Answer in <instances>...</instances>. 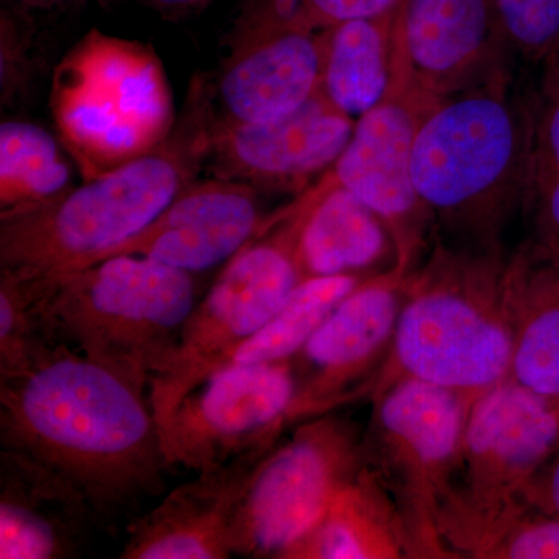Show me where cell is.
Listing matches in <instances>:
<instances>
[{
	"instance_id": "obj_1",
	"label": "cell",
	"mask_w": 559,
	"mask_h": 559,
	"mask_svg": "<svg viewBox=\"0 0 559 559\" xmlns=\"http://www.w3.org/2000/svg\"><path fill=\"white\" fill-rule=\"evenodd\" d=\"M0 441L73 481L103 525L159 496L170 468L148 390L66 345L0 378Z\"/></svg>"
},
{
	"instance_id": "obj_2",
	"label": "cell",
	"mask_w": 559,
	"mask_h": 559,
	"mask_svg": "<svg viewBox=\"0 0 559 559\" xmlns=\"http://www.w3.org/2000/svg\"><path fill=\"white\" fill-rule=\"evenodd\" d=\"M215 117L210 80H194L182 119L159 145L53 200L0 213V271L53 278L98 263L197 180Z\"/></svg>"
},
{
	"instance_id": "obj_3",
	"label": "cell",
	"mask_w": 559,
	"mask_h": 559,
	"mask_svg": "<svg viewBox=\"0 0 559 559\" xmlns=\"http://www.w3.org/2000/svg\"><path fill=\"white\" fill-rule=\"evenodd\" d=\"M530 106L511 90L506 64L441 98L415 139L412 180L436 240L506 250L524 207Z\"/></svg>"
},
{
	"instance_id": "obj_4",
	"label": "cell",
	"mask_w": 559,
	"mask_h": 559,
	"mask_svg": "<svg viewBox=\"0 0 559 559\" xmlns=\"http://www.w3.org/2000/svg\"><path fill=\"white\" fill-rule=\"evenodd\" d=\"M510 255L433 242L404 283L395 337L371 396L401 380L479 395L510 377Z\"/></svg>"
},
{
	"instance_id": "obj_5",
	"label": "cell",
	"mask_w": 559,
	"mask_h": 559,
	"mask_svg": "<svg viewBox=\"0 0 559 559\" xmlns=\"http://www.w3.org/2000/svg\"><path fill=\"white\" fill-rule=\"evenodd\" d=\"M40 280L39 307L53 340L143 390L197 307L190 272L145 257H112Z\"/></svg>"
},
{
	"instance_id": "obj_6",
	"label": "cell",
	"mask_w": 559,
	"mask_h": 559,
	"mask_svg": "<svg viewBox=\"0 0 559 559\" xmlns=\"http://www.w3.org/2000/svg\"><path fill=\"white\" fill-rule=\"evenodd\" d=\"M312 197L308 189L294 204L271 215L191 311L175 349L150 380V404L159 430L304 282L297 241Z\"/></svg>"
},
{
	"instance_id": "obj_7",
	"label": "cell",
	"mask_w": 559,
	"mask_h": 559,
	"mask_svg": "<svg viewBox=\"0 0 559 559\" xmlns=\"http://www.w3.org/2000/svg\"><path fill=\"white\" fill-rule=\"evenodd\" d=\"M476 396L417 380L393 382L371 396L364 463L395 500L415 558H448L437 518L457 484L463 430Z\"/></svg>"
},
{
	"instance_id": "obj_8",
	"label": "cell",
	"mask_w": 559,
	"mask_h": 559,
	"mask_svg": "<svg viewBox=\"0 0 559 559\" xmlns=\"http://www.w3.org/2000/svg\"><path fill=\"white\" fill-rule=\"evenodd\" d=\"M61 69L55 119L98 175L159 145L171 102L159 64L138 44L92 32Z\"/></svg>"
},
{
	"instance_id": "obj_9",
	"label": "cell",
	"mask_w": 559,
	"mask_h": 559,
	"mask_svg": "<svg viewBox=\"0 0 559 559\" xmlns=\"http://www.w3.org/2000/svg\"><path fill=\"white\" fill-rule=\"evenodd\" d=\"M364 430L329 414L296 425L253 474L231 530V551L253 559H286L364 466Z\"/></svg>"
},
{
	"instance_id": "obj_10",
	"label": "cell",
	"mask_w": 559,
	"mask_h": 559,
	"mask_svg": "<svg viewBox=\"0 0 559 559\" xmlns=\"http://www.w3.org/2000/svg\"><path fill=\"white\" fill-rule=\"evenodd\" d=\"M412 76L393 44L388 91L355 121L347 146L329 171L385 224L395 246V270L409 274L433 234L412 180V154L423 120L439 103Z\"/></svg>"
},
{
	"instance_id": "obj_11",
	"label": "cell",
	"mask_w": 559,
	"mask_h": 559,
	"mask_svg": "<svg viewBox=\"0 0 559 559\" xmlns=\"http://www.w3.org/2000/svg\"><path fill=\"white\" fill-rule=\"evenodd\" d=\"M226 46L210 81L219 119L277 120L320 90L322 33L305 24L297 0H245Z\"/></svg>"
},
{
	"instance_id": "obj_12",
	"label": "cell",
	"mask_w": 559,
	"mask_h": 559,
	"mask_svg": "<svg viewBox=\"0 0 559 559\" xmlns=\"http://www.w3.org/2000/svg\"><path fill=\"white\" fill-rule=\"evenodd\" d=\"M294 404L289 360L216 371L160 429L168 463L202 473L275 447L296 426Z\"/></svg>"
},
{
	"instance_id": "obj_13",
	"label": "cell",
	"mask_w": 559,
	"mask_h": 559,
	"mask_svg": "<svg viewBox=\"0 0 559 559\" xmlns=\"http://www.w3.org/2000/svg\"><path fill=\"white\" fill-rule=\"evenodd\" d=\"M407 275L392 266L364 278L289 359L296 425L371 393L392 348Z\"/></svg>"
},
{
	"instance_id": "obj_14",
	"label": "cell",
	"mask_w": 559,
	"mask_h": 559,
	"mask_svg": "<svg viewBox=\"0 0 559 559\" xmlns=\"http://www.w3.org/2000/svg\"><path fill=\"white\" fill-rule=\"evenodd\" d=\"M558 448L559 396L506 378L471 404L454 491L480 503L524 498Z\"/></svg>"
},
{
	"instance_id": "obj_15",
	"label": "cell",
	"mask_w": 559,
	"mask_h": 559,
	"mask_svg": "<svg viewBox=\"0 0 559 559\" xmlns=\"http://www.w3.org/2000/svg\"><path fill=\"white\" fill-rule=\"evenodd\" d=\"M356 119L322 90L288 116L264 123L215 117L205 164L213 178L259 191H301L340 159Z\"/></svg>"
},
{
	"instance_id": "obj_16",
	"label": "cell",
	"mask_w": 559,
	"mask_h": 559,
	"mask_svg": "<svg viewBox=\"0 0 559 559\" xmlns=\"http://www.w3.org/2000/svg\"><path fill=\"white\" fill-rule=\"evenodd\" d=\"M259 193L237 180H194L145 229L100 261L135 255L190 274L210 270L229 261L263 230L270 216L263 213Z\"/></svg>"
},
{
	"instance_id": "obj_17",
	"label": "cell",
	"mask_w": 559,
	"mask_h": 559,
	"mask_svg": "<svg viewBox=\"0 0 559 559\" xmlns=\"http://www.w3.org/2000/svg\"><path fill=\"white\" fill-rule=\"evenodd\" d=\"M393 44L419 86L443 98L503 61L492 0H401Z\"/></svg>"
},
{
	"instance_id": "obj_18",
	"label": "cell",
	"mask_w": 559,
	"mask_h": 559,
	"mask_svg": "<svg viewBox=\"0 0 559 559\" xmlns=\"http://www.w3.org/2000/svg\"><path fill=\"white\" fill-rule=\"evenodd\" d=\"M274 448V447H272ZM272 448L202 471L128 527L121 559H226L253 474Z\"/></svg>"
},
{
	"instance_id": "obj_19",
	"label": "cell",
	"mask_w": 559,
	"mask_h": 559,
	"mask_svg": "<svg viewBox=\"0 0 559 559\" xmlns=\"http://www.w3.org/2000/svg\"><path fill=\"white\" fill-rule=\"evenodd\" d=\"M100 522L73 481L24 452L0 451V558L80 557Z\"/></svg>"
},
{
	"instance_id": "obj_20",
	"label": "cell",
	"mask_w": 559,
	"mask_h": 559,
	"mask_svg": "<svg viewBox=\"0 0 559 559\" xmlns=\"http://www.w3.org/2000/svg\"><path fill=\"white\" fill-rule=\"evenodd\" d=\"M415 558L406 522L377 474L364 463L286 559Z\"/></svg>"
},
{
	"instance_id": "obj_21",
	"label": "cell",
	"mask_w": 559,
	"mask_h": 559,
	"mask_svg": "<svg viewBox=\"0 0 559 559\" xmlns=\"http://www.w3.org/2000/svg\"><path fill=\"white\" fill-rule=\"evenodd\" d=\"M312 189L297 241L301 278L364 275L389 257L395 260L390 231L369 205L337 186L330 173Z\"/></svg>"
},
{
	"instance_id": "obj_22",
	"label": "cell",
	"mask_w": 559,
	"mask_h": 559,
	"mask_svg": "<svg viewBox=\"0 0 559 559\" xmlns=\"http://www.w3.org/2000/svg\"><path fill=\"white\" fill-rule=\"evenodd\" d=\"M437 528L448 558L559 559V518L524 498L480 503L452 489Z\"/></svg>"
},
{
	"instance_id": "obj_23",
	"label": "cell",
	"mask_w": 559,
	"mask_h": 559,
	"mask_svg": "<svg viewBox=\"0 0 559 559\" xmlns=\"http://www.w3.org/2000/svg\"><path fill=\"white\" fill-rule=\"evenodd\" d=\"M514 347L510 378L559 396V260L527 242L510 255Z\"/></svg>"
},
{
	"instance_id": "obj_24",
	"label": "cell",
	"mask_w": 559,
	"mask_h": 559,
	"mask_svg": "<svg viewBox=\"0 0 559 559\" xmlns=\"http://www.w3.org/2000/svg\"><path fill=\"white\" fill-rule=\"evenodd\" d=\"M395 10L384 16L341 22L322 33L320 90L336 108L358 119L381 100L392 72Z\"/></svg>"
},
{
	"instance_id": "obj_25",
	"label": "cell",
	"mask_w": 559,
	"mask_h": 559,
	"mask_svg": "<svg viewBox=\"0 0 559 559\" xmlns=\"http://www.w3.org/2000/svg\"><path fill=\"white\" fill-rule=\"evenodd\" d=\"M530 148L524 207L528 246L559 260V60L544 66L528 97Z\"/></svg>"
},
{
	"instance_id": "obj_26",
	"label": "cell",
	"mask_w": 559,
	"mask_h": 559,
	"mask_svg": "<svg viewBox=\"0 0 559 559\" xmlns=\"http://www.w3.org/2000/svg\"><path fill=\"white\" fill-rule=\"evenodd\" d=\"M72 186V167L57 138L22 119L0 124V213L60 197Z\"/></svg>"
},
{
	"instance_id": "obj_27",
	"label": "cell",
	"mask_w": 559,
	"mask_h": 559,
	"mask_svg": "<svg viewBox=\"0 0 559 559\" xmlns=\"http://www.w3.org/2000/svg\"><path fill=\"white\" fill-rule=\"evenodd\" d=\"M366 277L348 274L304 280L280 310L230 353L221 370L294 358L336 305Z\"/></svg>"
},
{
	"instance_id": "obj_28",
	"label": "cell",
	"mask_w": 559,
	"mask_h": 559,
	"mask_svg": "<svg viewBox=\"0 0 559 559\" xmlns=\"http://www.w3.org/2000/svg\"><path fill=\"white\" fill-rule=\"evenodd\" d=\"M43 293V280L0 271V378L27 373L61 347L40 311Z\"/></svg>"
},
{
	"instance_id": "obj_29",
	"label": "cell",
	"mask_w": 559,
	"mask_h": 559,
	"mask_svg": "<svg viewBox=\"0 0 559 559\" xmlns=\"http://www.w3.org/2000/svg\"><path fill=\"white\" fill-rule=\"evenodd\" d=\"M28 9L3 7L0 17V90L3 108H20L32 102L43 81L46 61Z\"/></svg>"
},
{
	"instance_id": "obj_30",
	"label": "cell",
	"mask_w": 559,
	"mask_h": 559,
	"mask_svg": "<svg viewBox=\"0 0 559 559\" xmlns=\"http://www.w3.org/2000/svg\"><path fill=\"white\" fill-rule=\"evenodd\" d=\"M507 49L540 68L559 60V0H492Z\"/></svg>"
},
{
	"instance_id": "obj_31",
	"label": "cell",
	"mask_w": 559,
	"mask_h": 559,
	"mask_svg": "<svg viewBox=\"0 0 559 559\" xmlns=\"http://www.w3.org/2000/svg\"><path fill=\"white\" fill-rule=\"evenodd\" d=\"M401 0H297L301 20L312 31H325L341 22L384 16Z\"/></svg>"
},
{
	"instance_id": "obj_32",
	"label": "cell",
	"mask_w": 559,
	"mask_h": 559,
	"mask_svg": "<svg viewBox=\"0 0 559 559\" xmlns=\"http://www.w3.org/2000/svg\"><path fill=\"white\" fill-rule=\"evenodd\" d=\"M524 499L544 513L559 518V448L530 481Z\"/></svg>"
},
{
	"instance_id": "obj_33",
	"label": "cell",
	"mask_w": 559,
	"mask_h": 559,
	"mask_svg": "<svg viewBox=\"0 0 559 559\" xmlns=\"http://www.w3.org/2000/svg\"><path fill=\"white\" fill-rule=\"evenodd\" d=\"M167 20H182L204 10L212 0H140Z\"/></svg>"
},
{
	"instance_id": "obj_34",
	"label": "cell",
	"mask_w": 559,
	"mask_h": 559,
	"mask_svg": "<svg viewBox=\"0 0 559 559\" xmlns=\"http://www.w3.org/2000/svg\"><path fill=\"white\" fill-rule=\"evenodd\" d=\"M9 2L28 10H51L73 5V3L87 2V0H9ZM97 2L105 3L108 0H97Z\"/></svg>"
}]
</instances>
